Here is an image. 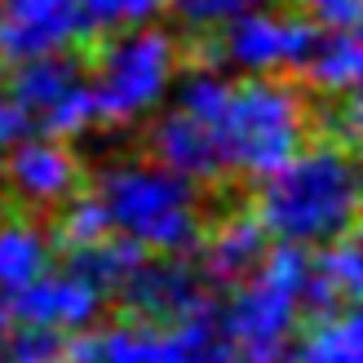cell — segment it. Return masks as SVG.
<instances>
[{"label":"cell","instance_id":"cell-22","mask_svg":"<svg viewBox=\"0 0 363 363\" xmlns=\"http://www.w3.org/2000/svg\"><path fill=\"white\" fill-rule=\"evenodd\" d=\"M0 363H5V359H0Z\"/></svg>","mask_w":363,"mask_h":363},{"label":"cell","instance_id":"cell-6","mask_svg":"<svg viewBox=\"0 0 363 363\" xmlns=\"http://www.w3.org/2000/svg\"><path fill=\"white\" fill-rule=\"evenodd\" d=\"M319 23H311L306 13H262L248 9L235 18V27L222 35V58L244 62L252 71H301V62L311 58V49L319 40Z\"/></svg>","mask_w":363,"mask_h":363},{"label":"cell","instance_id":"cell-7","mask_svg":"<svg viewBox=\"0 0 363 363\" xmlns=\"http://www.w3.org/2000/svg\"><path fill=\"white\" fill-rule=\"evenodd\" d=\"M84 40L80 0H0V67Z\"/></svg>","mask_w":363,"mask_h":363},{"label":"cell","instance_id":"cell-4","mask_svg":"<svg viewBox=\"0 0 363 363\" xmlns=\"http://www.w3.org/2000/svg\"><path fill=\"white\" fill-rule=\"evenodd\" d=\"M177 62V40L169 31H133L102 40L89 53L98 120L124 124L164 94V80Z\"/></svg>","mask_w":363,"mask_h":363},{"label":"cell","instance_id":"cell-20","mask_svg":"<svg viewBox=\"0 0 363 363\" xmlns=\"http://www.w3.org/2000/svg\"><path fill=\"white\" fill-rule=\"evenodd\" d=\"M319 27H359V0H288Z\"/></svg>","mask_w":363,"mask_h":363},{"label":"cell","instance_id":"cell-19","mask_svg":"<svg viewBox=\"0 0 363 363\" xmlns=\"http://www.w3.org/2000/svg\"><path fill=\"white\" fill-rule=\"evenodd\" d=\"M354 235L359 230H346V235H337V244L319 257V270H328V275L346 288L350 297H359V284H363V270H359V244H354Z\"/></svg>","mask_w":363,"mask_h":363},{"label":"cell","instance_id":"cell-11","mask_svg":"<svg viewBox=\"0 0 363 363\" xmlns=\"http://www.w3.org/2000/svg\"><path fill=\"white\" fill-rule=\"evenodd\" d=\"M80 80H89V62L80 58V53H35V58H23V62H9L5 80H0V89L23 106V111H31V120H40L53 102H58L67 89H76Z\"/></svg>","mask_w":363,"mask_h":363},{"label":"cell","instance_id":"cell-1","mask_svg":"<svg viewBox=\"0 0 363 363\" xmlns=\"http://www.w3.org/2000/svg\"><path fill=\"white\" fill-rule=\"evenodd\" d=\"M252 208L270 235L293 244L337 240L354 226L359 186H354V151L337 142H311L293 160L270 173V182L252 186Z\"/></svg>","mask_w":363,"mask_h":363},{"label":"cell","instance_id":"cell-8","mask_svg":"<svg viewBox=\"0 0 363 363\" xmlns=\"http://www.w3.org/2000/svg\"><path fill=\"white\" fill-rule=\"evenodd\" d=\"M266 235L270 230L257 217V208H252V199L204 226V235H199V270H204V279L213 284V293L217 288L235 293L240 284H248L257 275V266L270 248Z\"/></svg>","mask_w":363,"mask_h":363},{"label":"cell","instance_id":"cell-10","mask_svg":"<svg viewBox=\"0 0 363 363\" xmlns=\"http://www.w3.org/2000/svg\"><path fill=\"white\" fill-rule=\"evenodd\" d=\"M0 311L9 319H27V323H53V328H80L94 323L102 311V297L80 279H40L35 275L23 288H9V297L0 301Z\"/></svg>","mask_w":363,"mask_h":363},{"label":"cell","instance_id":"cell-17","mask_svg":"<svg viewBox=\"0 0 363 363\" xmlns=\"http://www.w3.org/2000/svg\"><path fill=\"white\" fill-rule=\"evenodd\" d=\"M226 102H230V84L208 67H191V76L182 80V111H191L204 124H217Z\"/></svg>","mask_w":363,"mask_h":363},{"label":"cell","instance_id":"cell-21","mask_svg":"<svg viewBox=\"0 0 363 363\" xmlns=\"http://www.w3.org/2000/svg\"><path fill=\"white\" fill-rule=\"evenodd\" d=\"M5 328H9V315H5V311H0V333H5Z\"/></svg>","mask_w":363,"mask_h":363},{"label":"cell","instance_id":"cell-15","mask_svg":"<svg viewBox=\"0 0 363 363\" xmlns=\"http://www.w3.org/2000/svg\"><path fill=\"white\" fill-rule=\"evenodd\" d=\"M169 0H80V13H84V40L76 45V53L89 62V53H94L102 40H116V35L133 31L142 23H151V18L164 9Z\"/></svg>","mask_w":363,"mask_h":363},{"label":"cell","instance_id":"cell-2","mask_svg":"<svg viewBox=\"0 0 363 363\" xmlns=\"http://www.w3.org/2000/svg\"><path fill=\"white\" fill-rule=\"evenodd\" d=\"M230 169L248 177L275 173L284 160L311 147V84L293 71L230 84V102L213 124Z\"/></svg>","mask_w":363,"mask_h":363},{"label":"cell","instance_id":"cell-18","mask_svg":"<svg viewBox=\"0 0 363 363\" xmlns=\"http://www.w3.org/2000/svg\"><path fill=\"white\" fill-rule=\"evenodd\" d=\"M62 354H67V337L53 323H27L5 346V363H62Z\"/></svg>","mask_w":363,"mask_h":363},{"label":"cell","instance_id":"cell-13","mask_svg":"<svg viewBox=\"0 0 363 363\" xmlns=\"http://www.w3.org/2000/svg\"><path fill=\"white\" fill-rule=\"evenodd\" d=\"M359 62H363V53H359L354 27H323L311 58L293 76H301L319 94H341V89H359Z\"/></svg>","mask_w":363,"mask_h":363},{"label":"cell","instance_id":"cell-12","mask_svg":"<svg viewBox=\"0 0 363 363\" xmlns=\"http://www.w3.org/2000/svg\"><path fill=\"white\" fill-rule=\"evenodd\" d=\"M142 257H147V244H138L133 235H129V240H111V235H102V240H94V244L67 248L62 252V270L71 279L89 284L106 301V297H116V288L124 284V275H129Z\"/></svg>","mask_w":363,"mask_h":363},{"label":"cell","instance_id":"cell-3","mask_svg":"<svg viewBox=\"0 0 363 363\" xmlns=\"http://www.w3.org/2000/svg\"><path fill=\"white\" fill-rule=\"evenodd\" d=\"M98 199L111 226L133 235L138 244L160 252H195L204 235L199 213V186L182 173H164L151 164H120L98 177Z\"/></svg>","mask_w":363,"mask_h":363},{"label":"cell","instance_id":"cell-14","mask_svg":"<svg viewBox=\"0 0 363 363\" xmlns=\"http://www.w3.org/2000/svg\"><path fill=\"white\" fill-rule=\"evenodd\" d=\"M45 230L49 226L31 222V217H0V284L5 288H23L45 270Z\"/></svg>","mask_w":363,"mask_h":363},{"label":"cell","instance_id":"cell-16","mask_svg":"<svg viewBox=\"0 0 363 363\" xmlns=\"http://www.w3.org/2000/svg\"><path fill=\"white\" fill-rule=\"evenodd\" d=\"M270 0H169L164 9H173V18L182 23V35H199V31H217L235 23L248 9H262Z\"/></svg>","mask_w":363,"mask_h":363},{"label":"cell","instance_id":"cell-5","mask_svg":"<svg viewBox=\"0 0 363 363\" xmlns=\"http://www.w3.org/2000/svg\"><path fill=\"white\" fill-rule=\"evenodd\" d=\"M116 311L124 323H155V328H173L177 319H186L199 306L217 301L213 284L204 279V270H195L186 262V252H173V257H142L124 284L116 288Z\"/></svg>","mask_w":363,"mask_h":363},{"label":"cell","instance_id":"cell-9","mask_svg":"<svg viewBox=\"0 0 363 363\" xmlns=\"http://www.w3.org/2000/svg\"><path fill=\"white\" fill-rule=\"evenodd\" d=\"M147 147H151V155L164 169H173L182 177H195V182H217V177H230L235 173L226 151H222V138L213 133V124L195 120L191 111L164 116L151 129Z\"/></svg>","mask_w":363,"mask_h":363}]
</instances>
